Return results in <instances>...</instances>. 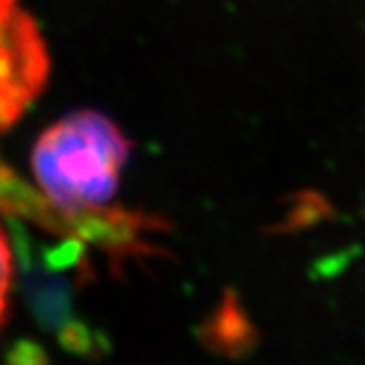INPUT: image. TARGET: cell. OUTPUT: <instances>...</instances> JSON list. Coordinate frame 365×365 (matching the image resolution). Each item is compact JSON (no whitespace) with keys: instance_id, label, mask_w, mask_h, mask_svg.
<instances>
[{"instance_id":"cell-1","label":"cell","mask_w":365,"mask_h":365,"mask_svg":"<svg viewBox=\"0 0 365 365\" xmlns=\"http://www.w3.org/2000/svg\"><path fill=\"white\" fill-rule=\"evenodd\" d=\"M130 143L119 128L99 113L64 117L40 135L31 170L44 200L64 218L101 212L119 187Z\"/></svg>"},{"instance_id":"cell-2","label":"cell","mask_w":365,"mask_h":365,"mask_svg":"<svg viewBox=\"0 0 365 365\" xmlns=\"http://www.w3.org/2000/svg\"><path fill=\"white\" fill-rule=\"evenodd\" d=\"M48 77V53L20 0H0V130L11 128Z\"/></svg>"},{"instance_id":"cell-4","label":"cell","mask_w":365,"mask_h":365,"mask_svg":"<svg viewBox=\"0 0 365 365\" xmlns=\"http://www.w3.org/2000/svg\"><path fill=\"white\" fill-rule=\"evenodd\" d=\"M11 286H14V253L5 231L0 229V328L7 319V310L11 302Z\"/></svg>"},{"instance_id":"cell-3","label":"cell","mask_w":365,"mask_h":365,"mask_svg":"<svg viewBox=\"0 0 365 365\" xmlns=\"http://www.w3.org/2000/svg\"><path fill=\"white\" fill-rule=\"evenodd\" d=\"M0 210L9 214H24L40 222H51L53 218L66 220L58 210H53L42 194H36L0 161Z\"/></svg>"}]
</instances>
